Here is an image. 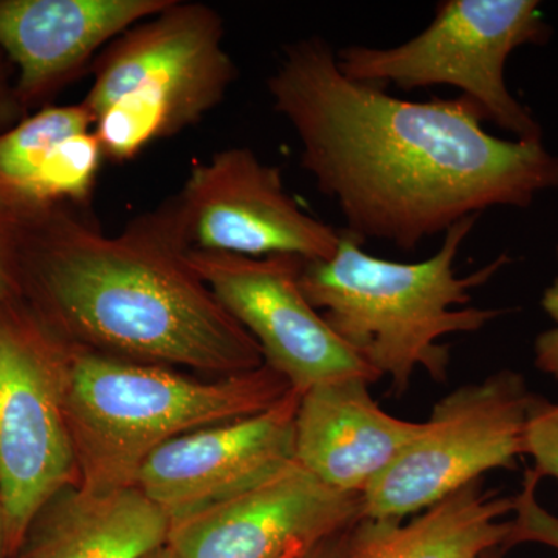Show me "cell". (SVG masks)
Here are the masks:
<instances>
[{"mask_svg": "<svg viewBox=\"0 0 558 558\" xmlns=\"http://www.w3.org/2000/svg\"><path fill=\"white\" fill-rule=\"evenodd\" d=\"M267 89L301 143V165L359 241L414 250L495 207L558 189L543 142L488 134L468 98L409 101L343 75L325 39L282 49Z\"/></svg>", "mask_w": 558, "mask_h": 558, "instance_id": "cell-1", "label": "cell"}, {"mask_svg": "<svg viewBox=\"0 0 558 558\" xmlns=\"http://www.w3.org/2000/svg\"><path fill=\"white\" fill-rule=\"evenodd\" d=\"M172 197L108 236L86 209L27 223L22 289L72 344L149 365L236 376L264 365L255 339L193 269Z\"/></svg>", "mask_w": 558, "mask_h": 558, "instance_id": "cell-2", "label": "cell"}, {"mask_svg": "<svg viewBox=\"0 0 558 558\" xmlns=\"http://www.w3.org/2000/svg\"><path fill=\"white\" fill-rule=\"evenodd\" d=\"M480 216L451 227L432 258L421 263L380 259L340 230L336 255L304 260L300 284L333 332L379 377L403 392L417 368L446 380L451 333L478 332L506 311L468 307L472 290L510 263L501 255L483 269L457 277L454 259Z\"/></svg>", "mask_w": 558, "mask_h": 558, "instance_id": "cell-3", "label": "cell"}, {"mask_svg": "<svg viewBox=\"0 0 558 558\" xmlns=\"http://www.w3.org/2000/svg\"><path fill=\"white\" fill-rule=\"evenodd\" d=\"M290 385L267 365L201 381L69 344L68 417L87 490L135 486L150 453L197 429L255 416Z\"/></svg>", "mask_w": 558, "mask_h": 558, "instance_id": "cell-4", "label": "cell"}, {"mask_svg": "<svg viewBox=\"0 0 558 558\" xmlns=\"http://www.w3.org/2000/svg\"><path fill=\"white\" fill-rule=\"evenodd\" d=\"M223 36L218 11L172 0L102 49L81 102L106 160H134L218 108L238 78Z\"/></svg>", "mask_w": 558, "mask_h": 558, "instance_id": "cell-5", "label": "cell"}, {"mask_svg": "<svg viewBox=\"0 0 558 558\" xmlns=\"http://www.w3.org/2000/svg\"><path fill=\"white\" fill-rule=\"evenodd\" d=\"M553 27L535 0H444L424 32L388 49L348 46L337 62L349 80L385 89L451 86L484 120L520 142H543L542 124L513 97L505 70L524 46H545Z\"/></svg>", "mask_w": 558, "mask_h": 558, "instance_id": "cell-6", "label": "cell"}, {"mask_svg": "<svg viewBox=\"0 0 558 558\" xmlns=\"http://www.w3.org/2000/svg\"><path fill=\"white\" fill-rule=\"evenodd\" d=\"M69 344L36 314L0 301V498L5 556L80 470L68 417Z\"/></svg>", "mask_w": 558, "mask_h": 558, "instance_id": "cell-7", "label": "cell"}, {"mask_svg": "<svg viewBox=\"0 0 558 558\" xmlns=\"http://www.w3.org/2000/svg\"><path fill=\"white\" fill-rule=\"evenodd\" d=\"M535 399L510 369L440 399L421 435L363 495L365 519L403 520L490 470L515 468Z\"/></svg>", "mask_w": 558, "mask_h": 558, "instance_id": "cell-8", "label": "cell"}, {"mask_svg": "<svg viewBox=\"0 0 558 558\" xmlns=\"http://www.w3.org/2000/svg\"><path fill=\"white\" fill-rule=\"evenodd\" d=\"M172 201L191 250L326 260L339 247L340 230L304 211L286 190L281 170L248 148L196 161Z\"/></svg>", "mask_w": 558, "mask_h": 558, "instance_id": "cell-9", "label": "cell"}, {"mask_svg": "<svg viewBox=\"0 0 558 558\" xmlns=\"http://www.w3.org/2000/svg\"><path fill=\"white\" fill-rule=\"evenodd\" d=\"M189 259L231 317L259 344L264 365L293 391L326 381L362 377L380 379L333 332L312 306L300 284L304 259L266 258L190 250Z\"/></svg>", "mask_w": 558, "mask_h": 558, "instance_id": "cell-10", "label": "cell"}, {"mask_svg": "<svg viewBox=\"0 0 558 558\" xmlns=\"http://www.w3.org/2000/svg\"><path fill=\"white\" fill-rule=\"evenodd\" d=\"M363 519L362 495L333 490L293 461L258 486L172 524L168 545L178 558H300Z\"/></svg>", "mask_w": 558, "mask_h": 558, "instance_id": "cell-11", "label": "cell"}, {"mask_svg": "<svg viewBox=\"0 0 558 558\" xmlns=\"http://www.w3.org/2000/svg\"><path fill=\"white\" fill-rule=\"evenodd\" d=\"M300 392L255 416L180 436L150 453L135 486L172 524L236 497L295 461Z\"/></svg>", "mask_w": 558, "mask_h": 558, "instance_id": "cell-12", "label": "cell"}, {"mask_svg": "<svg viewBox=\"0 0 558 558\" xmlns=\"http://www.w3.org/2000/svg\"><path fill=\"white\" fill-rule=\"evenodd\" d=\"M172 0H0V50L16 68L22 108L49 101L121 33Z\"/></svg>", "mask_w": 558, "mask_h": 558, "instance_id": "cell-13", "label": "cell"}, {"mask_svg": "<svg viewBox=\"0 0 558 558\" xmlns=\"http://www.w3.org/2000/svg\"><path fill=\"white\" fill-rule=\"evenodd\" d=\"M371 381L348 377L301 392L295 462L343 494L365 495L421 435L424 422L392 416L369 395Z\"/></svg>", "mask_w": 558, "mask_h": 558, "instance_id": "cell-14", "label": "cell"}, {"mask_svg": "<svg viewBox=\"0 0 558 558\" xmlns=\"http://www.w3.org/2000/svg\"><path fill=\"white\" fill-rule=\"evenodd\" d=\"M106 160L89 110L46 105L0 132V204L35 222L53 209H86Z\"/></svg>", "mask_w": 558, "mask_h": 558, "instance_id": "cell-15", "label": "cell"}, {"mask_svg": "<svg viewBox=\"0 0 558 558\" xmlns=\"http://www.w3.org/2000/svg\"><path fill=\"white\" fill-rule=\"evenodd\" d=\"M170 515L137 486H72L51 499L17 558H145L170 542Z\"/></svg>", "mask_w": 558, "mask_h": 558, "instance_id": "cell-16", "label": "cell"}, {"mask_svg": "<svg viewBox=\"0 0 558 558\" xmlns=\"http://www.w3.org/2000/svg\"><path fill=\"white\" fill-rule=\"evenodd\" d=\"M513 497L484 490L481 481L459 488L409 523L363 519L349 532L341 558H484L506 548Z\"/></svg>", "mask_w": 558, "mask_h": 558, "instance_id": "cell-17", "label": "cell"}, {"mask_svg": "<svg viewBox=\"0 0 558 558\" xmlns=\"http://www.w3.org/2000/svg\"><path fill=\"white\" fill-rule=\"evenodd\" d=\"M539 476L532 469L524 473L523 487L513 497V519L506 548L537 543L558 550V517L543 508L537 498Z\"/></svg>", "mask_w": 558, "mask_h": 558, "instance_id": "cell-18", "label": "cell"}, {"mask_svg": "<svg viewBox=\"0 0 558 558\" xmlns=\"http://www.w3.org/2000/svg\"><path fill=\"white\" fill-rule=\"evenodd\" d=\"M524 454L534 461L539 478L558 481V403L535 399L524 433Z\"/></svg>", "mask_w": 558, "mask_h": 558, "instance_id": "cell-19", "label": "cell"}, {"mask_svg": "<svg viewBox=\"0 0 558 558\" xmlns=\"http://www.w3.org/2000/svg\"><path fill=\"white\" fill-rule=\"evenodd\" d=\"M27 223L0 204V301H14L22 292Z\"/></svg>", "mask_w": 558, "mask_h": 558, "instance_id": "cell-20", "label": "cell"}, {"mask_svg": "<svg viewBox=\"0 0 558 558\" xmlns=\"http://www.w3.org/2000/svg\"><path fill=\"white\" fill-rule=\"evenodd\" d=\"M27 110L22 108L14 90V81H10L7 64L0 58V132L10 130L24 119Z\"/></svg>", "mask_w": 558, "mask_h": 558, "instance_id": "cell-21", "label": "cell"}, {"mask_svg": "<svg viewBox=\"0 0 558 558\" xmlns=\"http://www.w3.org/2000/svg\"><path fill=\"white\" fill-rule=\"evenodd\" d=\"M534 351L537 368L558 380V326L539 333Z\"/></svg>", "mask_w": 558, "mask_h": 558, "instance_id": "cell-22", "label": "cell"}, {"mask_svg": "<svg viewBox=\"0 0 558 558\" xmlns=\"http://www.w3.org/2000/svg\"><path fill=\"white\" fill-rule=\"evenodd\" d=\"M354 527V526H352ZM339 532V534L332 535V537L326 538L325 542L312 548L310 553L304 554L300 558H341L343 556L344 546H347V539L351 529Z\"/></svg>", "mask_w": 558, "mask_h": 558, "instance_id": "cell-23", "label": "cell"}, {"mask_svg": "<svg viewBox=\"0 0 558 558\" xmlns=\"http://www.w3.org/2000/svg\"><path fill=\"white\" fill-rule=\"evenodd\" d=\"M557 259H558V245H557ZM542 307L546 314L558 325V277L554 279L553 284L543 293Z\"/></svg>", "mask_w": 558, "mask_h": 558, "instance_id": "cell-24", "label": "cell"}, {"mask_svg": "<svg viewBox=\"0 0 558 558\" xmlns=\"http://www.w3.org/2000/svg\"><path fill=\"white\" fill-rule=\"evenodd\" d=\"M145 558H178L175 557L174 550L171 549L170 545L163 546V548L154 550L153 554Z\"/></svg>", "mask_w": 558, "mask_h": 558, "instance_id": "cell-25", "label": "cell"}, {"mask_svg": "<svg viewBox=\"0 0 558 558\" xmlns=\"http://www.w3.org/2000/svg\"><path fill=\"white\" fill-rule=\"evenodd\" d=\"M5 557V542H3V509L2 498H0V558Z\"/></svg>", "mask_w": 558, "mask_h": 558, "instance_id": "cell-26", "label": "cell"}, {"mask_svg": "<svg viewBox=\"0 0 558 558\" xmlns=\"http://www.w3.org/2000/svg\"><path fill=\"white\" fill-rule=\"evenodd\" d=\"M484 558H501V557L495 556V554H488V556H486Z\"/></svg>", "mask_w": 558, "mask_h": 558, "instance_id": "cell-27", "label": "cell"}]
</instances>
